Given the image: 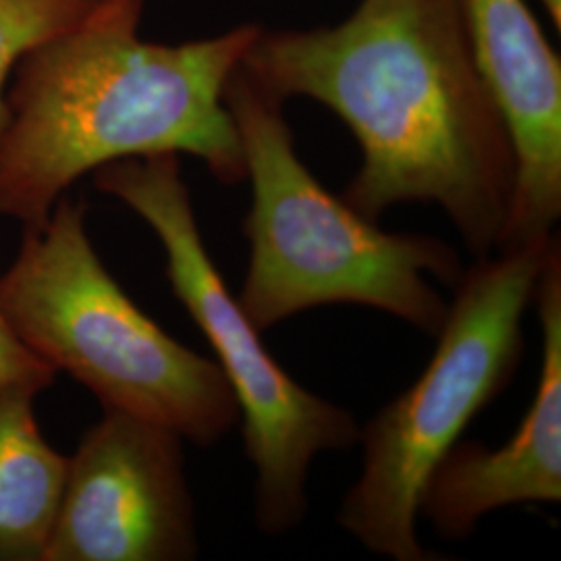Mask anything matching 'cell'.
I'll return each instance as SVG.
<instances>
[{
  "label": "cell",
  "instance_id": "cell-1",
  "mask_svg": "<svg viewBox=\"0 0 561 561\" xmlns=\"http://www.w3.org/2000/svg\"><path fill=\"white\" fill-rule=\"evenodd\" d=\"M241 69L280 101L319 102L350 127L362 167L343 201L362 217L431 202L477 261L497 250L516 161L461 0H360L337 25L261 30Z\"/></svg>",
  "mask_w": 561,
  "mask_h": 561
},
{
  "label": "cell",
  "instance_id": "cell-2",
  "mask_svg": "<svg viewBox=\"0 0 561 561\" xmlns=\"http://www.w3.org/2000/svg\"><path fill=\"white\" fill-rule=\"evenodd\" d=\"M144 0L99 7L15 67L0 127V219L38 229L67 190L111 162L190 154L245 181L225 88L261 25L161 44L140 34Z\"/></svg>",
  "mask_w": 561,
  "mask_h": 561
},
{
  "label": "cell",
  "instance_id": "cell-3",
  "mask_svg": "<svg viewBox=\"0 0 561 561\" xmlns=\"http://www.w3.org/2000/svg\"><path fill=\"white\" fill-rule=\"evenodd\" d=\"M225 102L252 185L243 219L250 264L238 300L254 327L262 333L319 306L360 304L435 337L447 304L428 277L456 287L463 273L456 250L431 236L382 231L333 196L298 157L285 102L241 65Z\"/></svg>",
  "mask_w": 561,
  "mask_h": 561
},
{
  "label": "cell",
  "instance_id": "cell-4",
  "mask_svg": "<svg viewBox=\"0 0 561 561\" xmlns=\"http://www.w3.org/2000/svg\"><path fill=\"white\" fill-rule=\"evenodd\" d=\"M0 314L21 345L55 375L121 412L213 445L240 421L221 366L144 314L96 254L85 204L62 196L0 275Z\"/></svg>",
  "mask_w": 561,
  "mask_h": 561
},
{
  "label": "cell",
  "instance_id": "cell-5",
  "mask_svg": "<svg viewBox=\"0 0 561 561\" xmlns=\"http://www.w3.org/2000/svg\"><path fill=\"white\" fill-rule=\"evenodd\" d=\"M558 236L474 262L461 273L424 373L360 428L362 474L337 524L393 561L439 560L419 539L424 484L463 428L512 382L524 314Z\"/></svg>",
  "mask_w": 561,
  "mask_h": 561
},
{
  "label": "cell",
  "instance_id": "cell-6",
  "mask_svg": "<svg viewBox=\"0 0 561 561\" xmlns=\"http://www.w3.org/2000/svg\"><path fill=\"white\" fill-rule=\"evenodd\" d=\"M94 185L157 233L173 294L213 345L240 405L245 454L256 470V524L268 537L294 530L308 512L312 460L358 443L356 419L294 381L264 347L202 240L180 154L111 162L94 171Z\"/></svg>",
  "mask_w": 561,
  "mask_h": 561
},
{
  "label": "cell",
  "instance_id": "cell-7",
  "mask_svg": "<svg viewBox=\"0 0 561 561\" xmlns=\"http://www.w3.org/2000/svg\"><path fill=\"white\" fill-rule=\"evenodd\" d=\"M178 433L104 410L67 461L44 561H185L198 553Z\"/></svg>",
  "mask_w": 561,
  "mask_h": 561
},
{
  "label": "cell",
  "instance_id": "cell-8",
  "mask_svg": "<svg viewBox=\"0 0 561 561\" xmlns=\"http://www.w3.org/2000/svg\"><path fill=\"white\" fill-rule=\"evenodd\" d=\"M482 76L516 161L497 250L553 236L561 217V59L526 0H461Z\"/></svg>",
  "mask_w": 561,
  "mask_h": 561
},
{
  "label": "cell",
  "instance_id": "cell-9",
  "mask_svg": "<svg viewBox=\"0 0 561 561\" xmlns=\"http://www.w3.org/2000/svg\"><path fill=\"white\" fill-rule=\"evenodd\" d=\"M533 304L539 310V387L514 437L500 449L458 442L421 497V516L447 541L470 537L479 522L510 505L561 502V252H551Z\"/></svg>",
  "mask_w": 561,
  "mask_h": 561
},
{
  "label": "cell",
  "instance_id": "cell-10",
  "mask_svg": "<svg viewBox=\"0 0 561 561\" xmlns=\"http://www.w3.org/2000/svg\"><path fill=\"white\" fill-rule=\"evenodd\" d=\"M46 385L0 387V561H44L69 458L42 435L36 398Z\"/></svg>",
  "mask_w": 561,
  "mask_h": 561
},
{
  "label": "cell",
  "instance_id": "cell-11",
  "mask_svg": "<svg viewBox=\"0 0 561 561\" xmlns=\"http://www.w3.org/2000/svg\"><path fill=\"white\" fill-rule=\"evenodd\" d=\"M101 0H0V127L4 92L15 67L42 46L59 41Z\"/></svg>",
  "mask_w": 561,
  "mask_h": 561
},
{
  "label": "cell",
  "instance_id": "cell-12",
  "mask_svg": "<svg viewBox=\"0 0 561 561\" xmlns=\"http://www.w3.org/2000/svg\"><path fill=\"white\" fill-rule=\"evenodd\" d=\"M13 381H36L50 387L55 373L21 345L0 314V387Z\"/></svg>",
  "mask_w": 561,
  "mask_h": 561
},
{
  "label": "cell",
  "instance_id": "cell-13",
  "mask_svg": "<svg viewBox=\"0 0 561 561\" xmlns=\"http://www.w3.org/2000/svg\"><path fill=\"white\" fill-rule=\"evenodd\" d=\"M541 4L542 11L547 13V18L553 21L558 34L561 32V0H537Z\"/></svg>",
  "mask_w": 561,
  "mask_h": 561
}]
</instances>
